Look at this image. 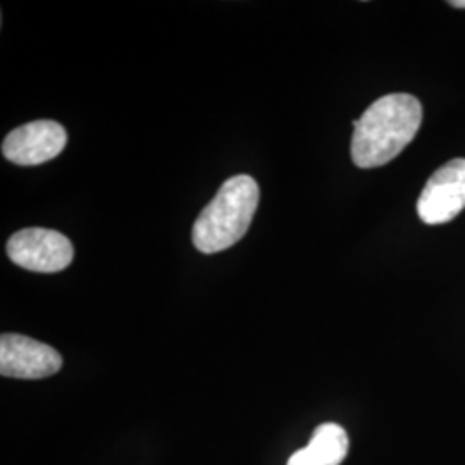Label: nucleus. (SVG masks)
Instances as JSON below:
<instances>
[{"instance_id":"39448f33","label":"nucleus","mask_w":465,"mask_h":465,"mask_svg":"<svg viewBox=\"0 0 465 465\" xmlns=\"http://www.w3.org/2000/svg\"><path fill=\"white\" fill-rule=\"evenodd\" d=\"M63 367V357L49 345L25 334L0 336V374L17 380H42Z\"/></svg>"},{"instance_id":"f03ea898","label":"nucleus","mask_w":465,"mask_h":465,"mask_svg":"<svg viewBox=\"0 0 465 465\" xmlns=\"http://www.w3.org/2000/svg\"><path fill=\"white\" fill-rule=\"evenodd\" d=\"M259 199V184L252 176L238 174L224 182L193 224L195 249L202 253H217L240 242L249 232Z\"/></svg>"},{"instance_id":"423d86ee","label":"nucleus","mask_w":465,"mask_h":465,"mask_svg":"<svg viewBox=\"0 0 465 465\" xmlns=\"http://www.w3.org/2000/svg\"><path fill=\"white\" fill-rule=\"evenodd\" d=\"M66 143V130L59 123L40 119L7 134L2 143V153L19 166H38L55 159Z\"/></svg>"},{"instance_id":"6e6552de","label":"nucleus","mask_w":465,"mask_h":465,"mask_svg":"<svg viewBox=\"0 0 465 465\" xmlns=\"http://www.w3.org/2000/svg\"><path fill=\"white\" fill-rule=\"evenodd\" d=\"M450 5L457 7V9H465V0H451Z\"/></svg>"},{"instance_id":"0eeeda50","label":"nucleus","mask_w":465,"mask_h":465,"mask_svg":"<svg viewBox=\"0 0 465 465\" xmlns=\"http://www.w3.org/2000/svg\"><path fill=\"white\" fill-rule=\"evenodd\" d=\"M349 434L334 422L317 426L305 449L297 450L286 465H340L349 453Z\"/></svg>"},{"instance_id":"f257e3e1","label":"nucleus","mask_w":465,"mask_h":465,"mask_svg":"<svg viewBox=\"0 0 465 465\" xmlns=\"http://www.w3.org/2000/svg\"><path fill=\"white\" fill-rule=\"evenodd\" d=\"M422 124V105L409 94H390L353 121L351 159L362 169L384 166L401 153Z\"/></svg>"},{"instance_id":"7ed1b4c3","label":"nucleus","mask_w":465,"mask_h":465,"mask_svg":"<svg viewBox=\"0 0 465 465\" xmlns=\"http://www.w3.org/2000/svg\"><path fill=\"white\" fill-rule=\"evenodd\" d=\"M9 259L26 271L59 272L74 257V249L63 232L47 228H26L15 232L7 242Z\"/></svg>"},{"instance_id":"20e7f679","label":"nucleus","mask_w":465,"mask_h":465,"mask_svg":"<svg viewBox=\"0 0 465 465\" xmlns=\"http://www.w3.org/2000/svg\"><path fill=\"white\" fill-rule=\"evenodd\" d=\"M465 209V159L436 169L417 200V214L430 226L445 224Z\"/></svg>"}]
</instances>
